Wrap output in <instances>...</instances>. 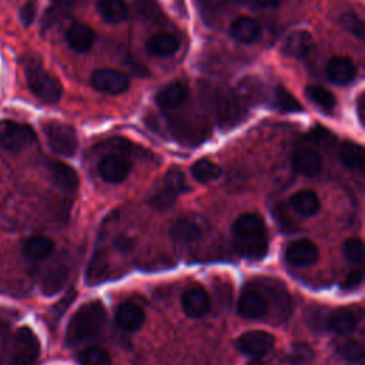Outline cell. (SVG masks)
<instances>
[{
    "label": "cell",
    "mask_w": 365,
    "mask_h": 365,
    "mask_svg": "<svg viewBox=\"0 0 365 365\" xmlns=\"http://www.w3.org/2000/svg\"><path fill=\"white\" fill-rule=\"evenodd\" d=\"M235 250L245 258L261 259L268 252V234L264 220L252 212L240 215L232 224Z\"/></svg>",
    "instance_id": "obj_1"
},
{
    "label": "cell",
    "mask_w": 365,
    "mask_h": 365,
    "mask_svg": "<svg viewBox=\"0 0 365 365\" xmlns=\"http://www.w3.org/2000/svg\"><path fill=\"white\" fill-rule=\"evenodd\" d=\"M106 322V308L101 301H88L83 304L71 317L67 331L66 342L71 346L80 345L93 339Z\"/></svg>",
    "instance_id": "obj_2"
},
{
    "label": "cell",
    "mask_w": 365,
    "mask_h": 365,
    "mask_svg": "<svg viewBox=\"0 0 365 365\" xmlns=\"http://www.w3.org/2000/svg\"><path fill=\"white\" fill-rule=\"evenodd\" d=\"M24 74L30 91L43 103L56 104L61 98L63 87L60 81L51 76L46 68L36 63L30 61L24 66Z\"/></svg>",
    "instance_id": "obj_3"
},
{
    "label": "cell",
    "mask_w": 365,
    "mask_h": 365,
    "mask_svg": "<svg viewBox=\"0 0 365 365\" xmlns=\"http://www.w3.org/2000/svg\"><path fill=\"white\" fill-rule=\"evenodd\" d=\"M40 355V342L29 327L16 331L10 345V365H36Z\"/></svg>",
    "instance_id": "obj_4"
},
{
    "label": "cell",
    "mask_w": 365,
    "mask_h": 365,
    "mask_svg": "<svg viewBox=\"0 0 365 365\" xmlns=\"http://www.w3.org/2000/svg\"><path fill=\"white\" fill-rule=\"evenodd\" d=\"M43 131L50 148L54 153L66 157L74 155V153L77 151L78 140H77L76 130L71 125L61 121L51 120L44 123Z\"/></svg>",
    "instance_id": "obj_5"
},
{
    "label": "cell",
    "mask_w": 365,
    "mask_h": 365,
    "mask_svg": "<svg viewBox=\"0 0 365 365\" xmlns=\"http://www.w3.org/2000/svg\"><path fill=\"white\" fill-rule=\"evenodd\" d=\"M187 190L188 184L182 171L178 168H170L165 173L158 190L151 195L150 202L158 210H167L175 202V198Z\"/></svg>",
    "instance_id": "obj_6"
},
{
    "label": "cell",
    "mask_w": 365,
    "mask_h": 365,
    "mask_svg": "<svg viewBox=\"0 0 365 365\" xmlns=\"http://www.w3.org/2000/svg\"><path fill=\"white\" fill-rule=\"evenodd\" d=\"M215 111L222 127H234L247 114L244 100L231 90H220L215 94Z\"/></svg>",
    "instance_id": "obj_7"
},
{
    "label": "cell",
    "mask_w": 365,
    "mask_h": 365,
    "mask_svg": "<svg viewBox=\"0 0 365 365\" xmlns=\"http://www.w3.org/2000/svg\"><path fill=\"white\" fill-rule=\"evenodd\" d=\"M36 140V134L31 127L10 121V120H3L0 121V147L17 153L29 147L33 141Z\"/></svg>",
    "instance_id": "obj_8"
},
{
    "label": "cell",
    "mask_w": 365,
    "mask_h": 365,
    "mask_svg": "<svg viewBox=\"0 0 365 365\" xmlns=\"http://www.w3.org/2000/svg\"><path fill=\"white\" fill-rule=\"evenodd\" d=\"M238 314L248 319H258L267 315L269 302L261 287H248L242 291L238 299Z\"/></svg>",
    "instance_id": "obj_9"
},
{
    "label": "cell",
    "mask_w": 365,
    "mask_h": 365,
    "mask_svg": "<svg viewBox=\"0 0 365 365\" xmlns=\"http://www.w3.org/2000/svg\"><path fill=\"white\" fill-rule=\"evenodd\" d=\"M91 86L106 94H121L128 86V77L118 70L114 68H98L91 74Z\"/></svg>",
    "instance_id": "obj_10"
},
{
    "label": "cell",
    "mask_w": 365,
    "mask_h": 365,
    "mask_svg": "<svg viewBox=\"0 0 365 365\" xmlns=\"http://www.w3.org/2000/svg\"><path fill=\"white\" fill-rule=\"evenodd\" d=\"M361 318V312L354 308L327 309L324 331H331L339 335L349 334L355 329Z\"/></svg>",
    "instance_id": "obj_11"
},
{
    "label": "cell",
    "mask_w": 365,
    "mask_h": 365,
    "mask_svg": "<svg viewBox=\"0 0 365 365\" xmlns=\"http://www.w3.org/2000/svg\"><path fill=\"white\" fill-rule=\"evenodd\" d=\"M275 339L269 332L257 329L242 334L237 341V348L248 356L259 358L271 351Z\"/></svg>",
    "instance_id": "obj_12"
},
{
    "label": "cell",
    "mask_w": 365,
    "mask_h": 365,
    "mask_svg": "<svg viewBox=\"0 0 365 365\" xmlns=\"http://www.w3.org/2000/svg\"><path fill=\"white\" fill-rule=\"evenodd\" d=\"M181 307L188 317L201 318L208 314L211 301L202 287L191 285L181 295Z\"/></svg>",
    "instance_id": "obj_13"
},
{
    "label": "cell",
    "mask_w": 365,
    "mask_h": 365,
    "mask_svg": "<svg viewBox=\"0 0 365 365\" xmlns=\"http://www.w3.org/2000/svg\"><path fill=\"white\" fill-rule=\"evenodd\" d=\"M130 161L120 154H107L98 163V174L107 182H121L130 173Z\"/></svg>",
    "instance_id": "obj_14"
},
{
    "label": "cell",
    "mask_w": 365,
    "mask_h": 365,
    "mask_svg": "<svg viewBox=\"0 0 365 365\" xmlns=\"http://www.w3.org/2000/svg\"><path fill=\"white\" fill-rule=\"evenodd\" d=\"M285 258L294 267H308L318 259V248L312 241L301 238L287 247Z\"/></svg>",
    "instance_id": "obj_15"
},
{
    "label": "cell",
    "mask_w": 365,
    "mask_h": 365,
    "mask_svg": "<svg viewBox=\"0 0 365 365\" xmlns=\"http://www.w3.org/2000/svg\"><path fill=\"white\" fill-rule=\"evenodd\" d=\"M292 165L297 173L304 174L307 177H314L319 174L322 168V158L321 154L315 150L305 145H299L294 150Z\"/></svg>",
    "instance_id": "obj_16"
},
{
    "label": "cell",
    "mask_w": 365,
    "mask_h": 365,
    "mask_svg": "<svg viewBox=\"0 0 365 365\" xmlns=\"http://www.w3.org/2000/svg\"><path fill=\"white\" fill-rule=\"evenodd\" d=\"M68 274H70V268L67 264L60 261L51 264L41 277V282H40L41 292L47 297H51L58 291H61V288L66 285L68 279Z\"/></svg>",
    "instance_id": "obj_17"
},
{
    "label": "cell",
    "mask_w": 365,
    "mask_h": 365,
    "mask_svg": "<svg viewBox=\"0 0 365 365\" xmlns=\"http://www.w3.org/2000/svg\"><path fill=\"white\" fill-rule=\"evenodd\" d=\"M188 98V88L182 83H171L158 90L155 94V103L163 110H175L181 107Z\"/></svg>",
    "instance_id": "obj_18"
},
{
    "label": "cell",
    "mask_w": 365,
    "mask_h": 365,
    "mask_svg": "<svg viewBox=\"0 0 365 365\" xmlns=\"http://www.w3.org/2000/svg\"><path fill=\"white\" fill-rule=\"evenodd\" d=\"M230 34L240 43L251 44L261 37V24L252 17L241 16L232 20L230 26Z\"/></svg>",
    "instance_id": "obj_19"
},
{
    "label": "cell",
    "mask_w": 365,
    "mask_h": 365,
    "mask_svg": "<svg viewBox=\"0 0 365 365\" xmlns=\"http://www.w3.org/2000/svg\"><path fill=\"white\" fill-rule=\"evenodd\" d=\"M201 234V225L195 221L194 217L178 218L170 230V237L178 244H191L197 241Z\"/></svg>",
    "instance_id": "obj_20"
},
{
    "label": "cell",
    "mask_w": 365,
    "mask_h": 365,
    "mask_svg": "<svg viewBox=\"0 0 365 365\" xmlns=\"http://www.w3.org/2000/svg\"><path fill=\"white\" fill-rule=\"evenodd\" d=\"M48 171L53 182L66 192H74L78 187V175L70 165L53 161L48 164Z\"/></svg>",
    "instance_id": "obj_21"
},
{
    "label": "cell",
    "mask_w": 365,
    "mask_h": 365,
    "mask_svg": "<svg viewBox=\"0 0 365 365\" xmlns=\"http://www.w3.org/2000/svg\"><path fill=\"white\" fill-rule=\"evenodd\" d=\"M144 312L134 302H123L115 312V321L118 327L124 331L134 332L144 324Z\"/></svg>",
    "instance_id": "obj_22"
},
{
    "label": "cell",
    "mask_w": 365,
    "mask_h": 365,
    "mask_svg": "<svg viewBox=\"0 0 365 365\" xmlns=\"http://www.w3.org/2000/svg\"><path fill=\"white\" fill-rule=\"evenodd\" d=\"M94 40H96L94 31L91 30V27L83 23H76L70 26L66 33L67 44L78 53L88 51L93 47Z\"/></svg>",
    "instance_id": "obj_23"
},
{
    "label": "cell",
    "mask_w": 365,
    "mask_h": 365,
    "mask_svg": "<svg viewBox=\"0 0 365 365\" xmlns=\"http://www.w3.org/2000/svg\"><path fill=\"white\" fill-rule=\"evenodd\" d=\"M312 47V36L305 30H297L287 36L282 43V53L288 57L302 58Z\"/></svg>",
    "instance_id": "obj_24"
},
{
    "label": "cell",
    "mask_w": 365,
    "mask_h": 365,
    "mask_svg": "<svg viewBox=\"0 0 365 365\" xmlns=\"http://www.w3.org/2000/svg\"><path fill=\"white\" fill-rule=\"evenodd\" d=\"M327 76L335 84H349L355 76V64L346 57H334L327 64Z\"/></svg>",
    "instance_id": "obj_25"
},
{
    "label": "cell",
    "mask_w": 365,
    "mask_h": 365,
    "mask_svg": "<svg viewBox=\"0 0 365 365\" xmlns=\"http://www.w3.org/2000/svg\"><path fill=\"white\" fill-rule=\"evenodd\" d=\"M83 0H50L48 7L41 19L43 30H48L63 19H66L73 9H76Z\"/></svg>",
    "instance_id": "obj_26"
},
{
    "label": "cell",
    "mask_w": 365,
    "mask_h": 365,
    "mask_svg": "<svg viewBox=\"0 0 365 365\" xmlns=\"http://www.w3.org/2000/svg\"><path fill=\"white\" fill-rule=\"evenodd\" d=\"M178 47H180L178 38L174 34L165 33V31L153 34L145 43L147 51L157 57L173 56L178 50Z\"/></svg>",
    "instance_id": "obj_27"
},
{
    "label": "cell",
    "mask_w": 365,
    "mask_h": 365,
    "mask_svg": "<svg viewBox=\"0 0 365 365\" xmlns=\"http://www.w3.org/2000/svg\"><path fill=\"white\" fill-rule=\"evenodd\" d=\"M289 204L294 208V211H297L298 214L305 215V217L315 215L319 211V207H321L319 197L312 190H299V191H297L295 194L291 195Z\"/></svg>",
    "instance_id": "obj_28"
},
{
    "label": "cell",
    "mask_w": 365,
    "mask_h": 365,
    "mask_svg": "<svg viewBox=\"0 0 365 365\" xmlns=\"http://www.w3.org/2000/svg\"><path fill=\"white\" fill-rule=\"evenodd\" d=\"M54 250V242L44 235H34L29 238L23 247L24 257L30 261H43Z\"/></svg>",
    "instance_id": "obj_29"
},
{
    "label": "cell",
    "mask_w": 365,
    "mask_h": 365,
    "mask_svg": "<svg viewBox=\"0 0 365 365\" xmlns=\"http://www.w3.org/2000/svg\"><path fill=\"white\" fill-rule=\"evenodd\" d=\"M338 157L341 163L354 171H361L365 164V153L362 145L352 143V141H345L339 145L338 150Z\"/></svg>",
    "instance_id": "obj_30"
},
{
    "label": "cell",
    "mask_w": 365,
    "mask_h": 365,
    "mask_svg": "<svg viewBox=\"0 0 365 365\" xmlns=\"http://www.w3.org/2000/svg\"><path fill=\"white\" fill-rule=\"evenodd\" d=\"M97 11L108 24H118L125 20L128 10L124 0H98Z\"/></svg>",
    "instance_id": "obj_31"
},
{
    "label": "cell",
    "mask_w": 365,
    "mask_h": 365,
    "mask_svg": "<svg viewBox=\"0 0 365 365\" xmlns=\"http://www.w3.org/2000/svg\"><path fill=\"white\" fill-rule=\"evenodd\" d=\"M200 14L208 26H215L221 21L227 10V0H197Z\"/></svg>",
    "instance_id": "obj_32"
},
{
    "label": "cell",
    "mask_w": 365,
    "mask_h": 365,
    "mask_svg": "<svg viewBox=\"0 0 365 365\" xmlns=\"http://www.w3.org/2000/svg\"><path fill=\"white\" fill-rule=\"evenodd\" d=\"M305 94L312 101V104L325 113H332L336 106L335 96L321 86H308L305 88Z\"/></svg>",
    "instance_id": "obj_33"
},
{
    "label": "cell",
    "mask_w": 365,
    "mask_h": 365,
    "mask_svg": "<svg viewBox=\"0 0 365 365\" xmlns=\"http://www.w3.org/2000/svg\"><path fill=\"white\" fill-rule=\"evenodd\" d=\"M191 175L195 181L205 184V182H211V181H215L217 178H220L221 168L218 164H215L210 160L201 158L191 165Z\"/></svg>",
    "instance_id": "obj_34"
},
{
    "label": "cell",
    "mask_w": 365,
    "mask_h": 365,
    "mask_svg": "<svg viewBox=\"0 0 365 365\" xmlns=\"http://www.w3.org/2000/svg\"><path fill=\"white\" fill-rule=\"evenodd\" d=\"M274 106L282 113H297L302 110L301 103L282 86H277L272 93Z\"/></svg>",
    "instance_id": "obj_35"
},
{
    "label": "cell",
    "mask_w": 365,
    "mask_h": 365,
    "mask_svg": "<svg viewBox=\"0 0 365 365\" xmlns=\"http://www.w3.org/2000/svg\"><path fill=\"white\" fill-rule=\"evenodd\" d=\"M77 361L80 365H111L110 354L104 348L96 345L84 348L78 354Z\"/></svg>",
    "instance_id": "obj_36"
},
{
    "label": "cell",
    "mask_w": 365,
    "mask_h": 365,
    "mask_svg": "<svg viewBox=\"0 0 365 365\" xmlns=\"http://www.w3.org/2000/svg\"><path fill=\"white\" fill-rule=\"evenodd\" d=\"M336 352L349 362H362L364 359V346L355 339H341L335 345Z\"/></svg>",
    "instance_id": "obj_37"
},
{
    "label": "cell",
    "mask_w": 365,
    "mask_h": 365,
    "mask_svg": "<svg viewBox=\"0 0 365 365\" xmlns=\"http://www.w3.org/2000/svg\"><path fill=\"white\" fill-rule=\"evenodd\" d=\"M138 16L148 21H157L161 17V9L157 0H133Z\"/></svg>",
    "instance_id": "obj_38"
},
{
    "label": "cell",
    "mask_w": 365,
    "mask_h": 365,
    "mask_svg": "<svg viewBox=\"0 0 365 365\" xmlns=\"http://www.w3.org/2000/svg\"><path fill=\"white\" fill-rule=\"evenodd\" d=\"M339 24L352 36H355L356 38L362 40L364 34H365V27H364V21L361 17H358L355 13L346 11L339 17Z\"/></svg>",
    "instance_id": "obj_39"
},
{
    "label": "cell",
    "mask_w": 365,
    "mask_h": 365,
    "mask_svg": "<svg viewBox=\"0 0 365 365\" xmlns=\"http://www.w3.org/2000/svg\"><path fill=\"white\" fill-rule=\"evenodd\" d=\"M345 258L352 264H361L364 258V242L361 238H349L342 247Z\"/></svg>",
    "instance_id": "obj_40"
},
{
    "label": "cell",
    "mask_w": 365,
    "mask_h": 365,
    "mask_svg": "<svg viewBox=\"0 0 365 365\" xmlns=\"http://www.w3.org/2000/svg\"><path fill=\"white\" fill-rule=\"evenodd\" d=\"M312 356V349L309 345L304 344V342H298L292 346V355L291 358L295 361V362H302V361H307Z\"/></svg>",
    "instance_id": "obj_41"
},
{
    "label": "cell",
    "mask_w": 365,
    "mask_h": 365,
    "mask_svg": "<svg viewBox=\"0 0 365 365\" xmlns=\"http://www.w3.org/2000/svg\"><path fill=\"white\" fill-rule=\"evenodd\" d=\"M362 282V271L358 268H354L346 274V277L342 281V288L344 289H354Z\"/></svg>",
    "instance_id": "obj_42"
},
{
    "label": "cell",
    "mask_w": 365,
    "mask_h": 365,
    "mask_svg": "<svg viewBox=\"0 0 365 365\" xmlns=\"http://www.w3.org/2000/svg\"><path fill=\"white\" fill-rule=\"evenodd\" d=\"M254 9H274L281 4L282 0H238Z\"/></svg>",
    "instance_id": "obj_43"
},
{
    "label": "cell",
    "mask_w": 365,
    "mask_h": 365,
    "mask_svg": "<svg viewBox=\"0 0 365 365\" xmlns=\"http://www.w3.org/2000/svg\"><path fill=\"white\" fill-rule=\"evenodd\" d=\"M34 16H36V6H34V3H31V1H30V3H26V4L20 9V20H21L26 26L31 24Z\"/></svg>",
    "instance_id": "obj_44"
},
{
    "label": "cell",
    "mask_w": 365,
    "mask_h": 365,
    "mask_svg": "<svg viewBox=\"0 0 365 365\" xmlns=\"http://www.w3.org/2000/svg\"><path fill=\"white\" fill-rule=\"evenodd\" d=\"M356 113L361 124L365 123V93H361L356 100Z\"/></svg>",
    "instance_id": "obj_45"
}]
</instances>
